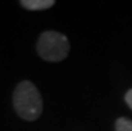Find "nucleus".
<instances>
[{"instance_id": "20e7f679", "label": "nucleus", "mask_w": 132, "mask_h": 131, "mask_svg": "<svg viewBox=\"0 0 132 131\" xmlns=\"http://www.w3.org/2000/svg\"><path fill=\"white\" fill-rule=\"evenodd\" d=\"M115 130L116 131H132V120L124 118V117L116 119Z\"/></svg>"}, {"instance_id": "39448f33", "label": "nucleus", "mask_w": 132, "mask_h": 131, "mask_svg": "<svg viewBox=\"0 0 132 131\" xmlns=\"http://www.w3.org/2000/svg\"><path fill=\"white\" fill-rule=\"evenodd\" d=\"M126 103L132 109V88L127 91V94H126Z\"/></svg>"}, {"instance_id": "f03ea898", "label": "nucleus", "mask_w": 132, "mask_h": 131, "mask_svg": "<svg viewBox=\"0 0 132 131\" xmlns=\"http://www.w3.org/2000/svg\"><path fill=\"white\" fill-rule=\"evenodd\" d=\"M68 37L57 31H45L37 39L36 51L45 61H60L69 53Z\"/></svg>"}, {"instance_id": "f257e3e1", "label": "nucleus", "mask_w": 132, "mask_h": 131, "mask_svg": "<svg viewBox=\"0 0 132 131\" xmlns=\"http://www.w3.org/2000/svg\"><path fill=\"white\" fill-rule=\"evenodd\" d=\"M13 109L18 115L28 122L36 120L43 112V99L37 87L32 82H20L12 95Z\"/></svg>"}, {"instance_id": "7ed1b4c3", "label": "nucleus", "mask_w": 132, "mask_h": 131, "mask_svg": "<svg viewBox=\"0 0 132 131\" xmlns=\"http://www.w3.org/2000/svg\"><path fill=\"white\" fill-rule=\"evenodd\" d=\"M55 4L53 0H21L20 5L29 11H43L48 10Z\"/></svg>"}]
</instances>
